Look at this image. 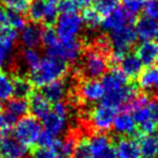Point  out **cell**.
I'll list each match as a JSON object with an SVG mask.
<instances>
[{"instance_id": "obj_1", "label": "cell", "mask_w": 158, "mask_h": 158, "mask_svg": "<svg viewBox=\"0 0 158 158\" xmlns=\"http://www.w3.org/2000/svg\"><path fill=\"white\" fill-rule=\"evenodd\" d=\"M81 65L75 72L76 79H98L108 69L107 55L99 51L94 46H85L82 52Z\"/></svg>"}, {"instance_id": "obj_2", "label": "cell", "mask_w": 158, "mask_h": 158, "mask_svg": "<svg viewBox=\"0 0 158 158\" xmlns=\"http://www.w3.org/2000/svg\"><path fill=\"white\" fill-rule=\"evenodd\" d=\"M69 72V66L66 62L54 57L47 56L41 59L39 65L31 72L29 80L34 87L42 88L46 85L62 79Z\"/></svg>"}, {"instance_id": "obj_3", "label": "cell", "mask_w": 158, "mask_h": 158, "mask_svg": "<svg viewBox=\"0 0 158 158\" xmlns=\"http://www.w3.org/2000/svg\"><path fill=\"white\" fill-rule=\"evenodd\" d=\"M73 92L74 102L82 104L97 103L105 94V90L98 79H77Z\"/></svg>"}, {"instance_id": "obj_4", "label": "cell", "mask_w": 158, "mask_h": 158, "mask_svg": "<svg viewBox=\"0 0 158 158\" xmlns=\"http://www.w3.org/2000/svg\"><path fill=\"white\" fill-rule=\"evenodd\" d=\"M41 130V125L37 118L25 115L15 123L12 133L19 142L27 147H33L36 145V141Z\"/></svg>"}, {"instance_id": "obj_5", "label": "cell", "mask_w": 158, "mask_h": 158, "mask_svg": "<svg viewBox=\"0 0 158 158\" xmlns=\"http://www.w3.org/2000/svg\"><path fill=\"white\" fill-rule=\"evenodd\" d=\"M84 48V42L79 40L78 38L66 42L59 40V42H56L54 46L47 48L46 53L47 56L61 60V61L66 62L67 64H75L81 57Z\"/></svg>"}, {"instance_id": "obj_6", "label": "cell", "mask_w": 158, "mask_h": 158, "mask_svg": "<svg viewBox=\"0 0 158 158\" xmlns=\"http://www.w3.org/2000/svg\"><path fill=\"white\" fill-rule=\"evenodd\" d=\"M84 23L81 15L78 13L60 14L55 22V31L61 41H70L77 39L81 31Z\"/></svg>"}, {"instance_id": "obj_7", "label": "cell", "mask_w": 158, "mask_h": 158, "mask_svg": "<svg viewBox=\"0 0 158 158\" xmlns=\"http://www.w3.org/2000/svg\"><path fill=\"white\" fill-rule=\"evenodd\" d=\"M68 107L67 103L64 101L56 102L53 105V108L49 115L44 119V130L48 131L50 134L56 138L61 133H63L66 129V123H67L68 116Z\"/></svg>"}, {"instance_id": "obj_8", "label": "cell", "mask_w": 158, "mask_h": 158, "mask_svg": "<svg viewBox=\"0 0 158 158\" xmlns=\"http://www.w3.org/2000/svg\"><path fill=\"white\" fill-rule=\"evenodd\" d=\"M117 115V110L104 104L93 107L89 113L88 123L95 132H106L112 129L114 119Z\"/></svg>"}, {"instance_id": "obj_9", "label": "cell", "mask_w": 158, "mask_h": 158, "mask_svg": "<svg viewBox=\"0 0 158 158\" xmlns=\"http://www.w3.org/2000/svg\"><path fill=\"white\" fill-rule=\"evenodd\" d=\"M138 94L139 92L136 87L134 85L127 84L126 86L121 87L117 90L105 92L103 99H102V104L108 106V107L115 108V110H119Z\"/></svg>"}, {"instance_id": "obj_10", "label": "cell", "mask_w": 158, "mask_h": 158, "mask_svg": "<svg viewBox=\"0 0 158 158\" xmlns=\"http://www.w3.org/2000/svg\"><path fill=\"white\" fill-rule=\"evenodd\" d=\"M29 147L19 142L11 134L0 135V157L1 158H26Z\"/></svg>"}, {"instance_id": "obj_11", "label": "cell", "mask_w": 158, "mask_h": 158, "mask_svg": "<svg viewBox=\"0 0 158 158\" xmlns=\"http://www.w3.org/2000/svg\"><path fill=\"white\" fill-rule=\"evenodd\" d=\"M81 139L79 130H70L63 139H55L52 149L62 158H72L77 143Z\"/></svg>"}, {"instance_id": "obj_12", "label": "cell", "mask_w": 158, "mask_h": 158, "mask_svg": "<svg viewBox=\"0 0 158 158\" xmlns=\"http://www.w3.org/2000/svg\"><path fill=\"white\" fill-rule=\"evenodd\" d=\"M133 19H131L125 11L123 8H117L110 14L104 16V19L101 22V27L103 31L107 33H112L121 27L129 25L132 22Z\"/></svg>"}, {"instance_id": "obj_13", "label": "cell", "mask_w": 158, "mask_h": 158, "mask_svg": "<svg viewBox=\"0 0 158 158\" xmlns=\"http://www.w3.org/2000/svg\"><path fill=\"white\" fill-rule=\"evenodd\" d=\"M114 146L117 158H143L139 141L133 138L123 136Z\"/></svg>"}, {"instance_id": "obj_14", "label": "cell", "mask_w": 158, "mask_h": 158, "mask_svg": "<svg viewBox=\"0 0 158 158\" xmlns=\"http://www.w3.org/2000/svg\"><path fill=\"white\" fill-rule=\"evenodd\" d=\"M135 54L144 66L156 65L158 62V42L155 40L141 41L136 47Z\"/></svg>"}, {"instance_id": "obj_15", "label": "cell", "mask_w": 158, "mask_h": 158, "mask_svg": "<svg viewBox=\"0 0 158 158\" xmlns=\"http://www.w3.org/2000/svg\"><path fill=\"white\" fill-rule=\"evenodd\" d=\"M113 129L115 133L121 136H131L135 133L136 123L131 113L121 112L116 115L113 123Z\"/></svg>"}, {"instance_id": "obj_16", "label": "cell", "mask_w": 158, "mask_h": 158, "mask_svg": "<svg viewBox=\"0 0 158 158\" xmlns=\"http://www.w3.org/2000/svg\"><path fill=\"white\" fill-rule=\"evenodd\" d=\"M29 112L38 120H44L51 112L50 102L40 92H33L28 97Z\"/></svg>"}, {"instance_id": "obj_17", "label": "cell", "mask_w": 158, "mask_h": 158, "mask_svg": "<svg viewBox=\"0 0 158 158\" xmlns=\"http://www.w3.org/2000/svg\"><path fill=\"white\" fill-rule=\"evenodd\" d=\"M101 84L105 92L114 91L128 84V78L120 68L113 67L101 77Z\"/></svg>"}, {"instance_id": "obj_18", "label": "cell", "mask_w": 158, "mask_h": 158, "mask_svg": "<svg viewBox=\"0 0 158 158\" xmlns=\"http://www.w3.org/2000/svg\"><path fill=\"white\" fill-rule=\"evenodd\" d=\"M134 31H135L138 39H140L141 41L153 40L156 37L158 31V21L144 15L136 21Z\"/></svg>"}, {"instance_id": "obj_19", "label": "cell", "mask_w": 158, "mask_h": 158, "mask_svg": "<svg viewBox=\"0 0 158 158\" xmlns=\"http://www.w3.org/2000/svg\"><path fill=\"white\" fill-rule=\"evenodd\" d=\"M41 29L39 24L31 23L27 24L22 29L20 35V41L25 48L36 49L41 44Z\"/></svg>"}, {"instance_id": "obj_20", "label": "cell", "mask_w": 158, "mask_h": 158, "mask_svg": "<svg viewBox=\"0 0 158 158\" xmlns=\"http://www.w3.org/2000/svg\"><path fill=\"white\" fill-rule=\"evenodd\" d=\"M41 93L50 103H56L64 100L67 94V87L63 79H59L41 88Z\"/></svg>"}, {"instance_id": "obj_21", "label": "cell", "mask_w": 158, "mask_h": 158, "mask_svg": "<svg viewBox=\"0 0 158 158\" xmlns=\"http://www.w3.org/2000/svg\"><path fill=\"white\" fill-rule=\"evenodd\" d=\"M143 63L138 57L136 54L133 53H127L121 59L119 63V67L123 70V74L127 76V78H138L143 70Z\"/></svg>"}, {"instance_id": "obj_22", "label": "cell", "mask_w": 158, "mask_h": 158, "mask_svg": "<svg viewBox=\"0 0 158 158\" xmlns=\"http://www.w3.org/2000/svg\"><path fill=\"white\" fill-rule=\"evenodd\" d=\"M88 142L92 156L95 158H100L113 145L110 136L104 132L92 133L90 138L88 139Z\"/></svg>"}, {"instance_id": "obj_23", "label": "cell", "mask_w": 158, "mask_h": 158, "mask_svg": "<svg viewBox=\"0 0 158 158\" xmlns=\"http://www.w3.org/2000/svg\"><path fill=\"white\" fill-rule=\"evenodd\" d=\"M138 78L139 86L143 90L158 92V65L147 66Z\"/></svg>"}, {"instance_id": "obj_24", "label": "cell", "mask_w": 158, "mask_h": 158, "mask_svg": "<svg viewBox=\"0 0 158 158\" xmlns=\"http://www.w3.org/2000/svg\"><path fill=\"white\" fill-rule=\"evenodd\" d=\"M12 86H13V97L26 99L34 92L33 84L29 78H26L22 75H13L12 76Z\"/></svg>"}, {"instance_id": "obj_25", "label": "cell", "mask_w": 158, "mask_h": 158, "mask_svg": "<svg viewBox=\"0 0 158 158\" xmlns=\"http://www.w3.org/2000/svg\"><path fill=\"white\" fill-rule=\"evenodd\" d=\"M5 110L9 114L13 115L15 118L23 117L29 112L28 101L26 99H21V98H13L7 101Z\"/></svg>"}, {"instance_id": "obj_26", "label": "cell", "mask_w": 158, "mask_h": 158, "mask_svg": "<svg viewBox=\"0 0 158 158\" xmlns=\"http://www.w3.org/2000/svg\"><path fill=\"white\" fill-rule=\"evenodd\" d=\"M143 158H153L158 154V136L143 135L139 141Z\"/></svg>"}, {"instance_id": "obj_27", "label": "cell", "mask_w": 158, "mask_h": 158, "mask_svg": "<svg viewBox=\"0 0 158 158\" xmlns=\"http://www.w3.org/2000/svg\"><path fill=\"white\" fill-rule=\"evenodd\" d=\"M59 1L60 0H44V13L42 23L46 26H52L59 18Z\"/></svg>"}, {"instance_id": "obj_28", "label": "cell", "mask_w": 158, "mask_h": 158, "mask_svg": "<svg viewBox=\"0 0 158 158\" xmlns=\"http://www.w3.org/2000/svg\"><path fill=\"white\" fill-rule=\"evenodd\" d=\"M82 23L86 25L90 31H95L101 26V14H99L94 10V8H85L81 14Z\"/></svg>"}, {"instance_id": "obj_29", "label": "cell", "mask_w": 158, "mask_h": 158, "mask_svg": "<svg viewBox=\"0 0 158 158\" xmlns=\"http://www.w3.org/2000/svg\"><path fill=\"white\" fill-rule=\"evenodd\" d=\"M21 60L23 61V64L28 68L29 73L33 72L38 65H39L41 57L38 51L36 49H28L25 48L21 52Z\"/></svg>"}, {"instance_id": "obj_30", "label": "cell", "mask_w": 158, "mask_h": 158, "mask_svg": "<svg viewBox=\"0 0 158 158\" xmlns=\"http://www.w3.org/2000/svg\"><path fill=\"white\" fill-rule=\"evenodd\" d=\"M44 0H34L31 2L28 8V14L29 20L33 23L39 24L44 20Z\"/></svg>"}, {"instance_id": "obj_31", "label": "cell", "mask_w": 158, "mask_h": 158, "mask_svg": "<svg viewBox=\"0 0 158 158\" xmlns=\"http://www.w3.org/2000/svg\"><path fill=\"white\" fill-rule=\"evenodd\" d=\"M13 95L12 79L5 73H0V103L7 102Z\"/></svg>"}, {"instance_id": "obj_32", "label": "cell", "mask_w": 158, "mask_h": 158, "mask_svg": "<svg viewBox=\"0 0 158 158\" xmlns=\"http://www.w3.org/2000/svg\"><path fill=\"white\" fill-rule=\"evenodd\" d=\"M31 0H1V5L7 10L15 13L24 14L28 11Z\"/></svg>"}, {"instance_id": "obj_33", "label": "cell", "mask_w": 158, "mask_h": 158, "mask_svg": "<svg viewBox=\"0 0 158 158\" xmlns=\"http://www.w3.org/2000/svg\"><path fill=\"white\" fill-rule=\"evenodd\" d=\"M121 0H94V10L105 16L118 8Z\"/></svg>"}, {"instance_id": "obj_34", "label": "cell", "mask_w": 158, "mask_h": 158, "mask_svg": "<svg viewBox=\"0 0 158 158\" xmlns=\"http://www.w3.org/2000/svg\"><path fill=\"white\" fill-rule=\"evenodd\" d=\"M121 6L123 11L133 19L143 10L144 0H121Z\"/></svg>"}, {"instance_id": "obj_35", "label": "cell", "mask_w": 158, "mask_h": 158, "mask_svg": "<svg viewBox=\"0 0 158 158\" xmlns=\"http://www.w3.org/2000/svg\"><path fill=\"white\" fill-rule=\"evenodd\" d=\"M59 37L56 35V31L52 26L42 27L41 29V44L44 46V48H50L54 46L56 42H59Z\"/></svg>"}, {"instance_id": "obj_36", "label": "cell", "mask_w": 158, "mask_h": 158, "mask_svg": "<svg viewBox=\"0 0 158 158\" xmlns=\"http://www.w3.org/2000/svg\"><path fill=\"white\" fill-rule=\"evenodd\" d=\"M149 102V98L147 94L145 93H139L135 98L131 100L130 102H128L126 105H123V112H128V113H132L134 110L139 107H142V106L147 105Z\"/></svg>"}, {"instance_id": "obj_37", "label": "cell", "mask_w": 158, "mask_h": 158, "mask_svg": "<svg viewBox=\"0 0 158 158\" xmlns=\"http://www.w3.org/2000/svg\"><path fill=\"white\" fill-rule=\"evenodd\" d=\"M74 158H93L92 153H91L90 146H89V142L87 138H81L77 143L76 148H75Z\"/></svg>"}, {"instance_id": "obj_38", "label": "cell", "mask_w": 158, "mask_h": 158, "mask_svg": "<svg viewBox=\"0 0 158 158\" xmlns=\"http://www.w3.org/2000/svg\"><path fill=\"white\" fill-rule=\"evenodd\" d=\"M14 44H13V42L7 41V40L0 38V69L3 67V65L9 60L10 55L13 51Z\"/></svg>"}, {"instance_id": "obj_39", "label": "cell", "mask_w": 158, "mask_h": 158, "mask_svg": "<svg viewBox=\"0 0 158 158\" xmlns=\"http://www.w3.org/2000/svg\"><path fill=\"white\" fill-rule=\"evenodd\" d=\"M131 115H132V117H133L135 123H138V125H141V123H145V121H148V120H151V119H153L152 113L147 105L134 110Z\"/></svg>"}, {"instance_id": "obj_40", "label": "cell", "mask_w": 158, "mask_h": 158, "mask_svg": "<svg viewBox=\"0 0 158 158\" xmlns=\"http://www.w3.org/2000/svg\"><path fill=\"white\" fill-rule=\"evenodd\" d=\"M9 11V20H10V26L13 29L18 31H22L25 26L27 25V21L26 18H24L23 14L20 13H15V12H12L10 10Z\"/></svg>"}, {"instance_id": "obj_41", "label": "cell", "mask_w": 158, "mask_h": 158, "mask_svg": "<svg viewBox=\"0 0 158 158\" xmlns=\"http://www.w3.org/2000/svg\"><path fill=\"white\" fill-rule=\"evenodd\" d=\"M55 136H53L52 134H50L46 130H41L36 141V145L38 147H46V148H51L52 149L53 145L55 142Z\"/></svg>"}, {"instance_id": "obj_42", "label": "cell", "mask_w": 158, "mask_h": 158, "mask_svg": "<svg viewBox=\"0 0 158 158\" xmlns=\"http://www.w3.org/2000/svg\"><path fill=\"white\" fill-rule=\"evenodd\" d=\"M143 11L145 16L158 21V0H144Z\"/></svg>"}, {"instance_id": "obj_43", "label": "cell", "mask_w": 158, "mask_h": 158, "mask_svg": "<svg viewBox=\"0 0 158 158\" xmlns=\"http://www.w3.org/2000/svg\"><path fill=\"white\" fill-rule=\"evenodd\" d=\"M79 6L76 0H60L59 1V11L61 14L77 13Z\"/></svg>"}, {"instance_id": "obj_44", "label": "cell", "mask_w": 158, "mask_h": 158, "mask_svg": "<svg viewBox=\"0 0 158 158\" xmlns=\"http://www.w3.org/2000/svg\"><path fill=\"white\" fill-rule=\"evenodd\" d=\"M31 158H56V154L51 148L37 147L33 151Z\"/></svg>"}, {"instance_id": "obj_45", "label": "cell", "mask_w": 158, "mask_h": 158, "mask_svg": "<svg viewBox=\"0 0 158 158\" xmlns=\"http://www.w3.org/2000/svg\"><path fill=\"white\" fill-rule=\"evenodd\" d=\"M140 126V131L142 132L144 135H151V134H154L157 129V125H156V121L151 119L148 121H145V123H141Z\"/></svg>"}, {"instance_id": "obj_46", "label": "cell", "mask_w": 158, "mask_h": 158, "mask_svg": "<svg viewBox=\"0 0 158 158\" xmlns=\"http://www.w3.org/2000/svg\"><path fill=\"white\" fill-rule=\"evenodd\" d=\"M7 27H11L9 20V11L5 7L0 6V31H2Z\"/></svg>"}, {"instance_id": "obj_47", "label": "cell", "mask_w": 158, "mask_h": 158, "mask_svg": "<svg viewBox=\"0 0 158 158\" xmlns=\"http://www.w3.org/2000/svg\"><path fill=\"white\" fill-rule=\"evenodd\" d=\"M147 106H148L149 110H151L153 119L156 123H158V98L157 99L151 100L148 102V104H147Z\"/></svg>"}, {"instance_id": "obj_48", "label": "cell", "mask_w": 158, "mask_h": 158, "mask_svg": "<svg viewBox=\"0 0 158 158\" xmlns=\"http://www.w3.org/2000/svg\"><path fill=\"white\" fill-rule=\"evenodd\" d=\"M77 3H78L79 7H82V8H88L91 3L94 1V0H76Z\"/></svg>"}, {"instance_id": "obj_49", "label": "cell", "mask_w": 158, "mask_h": 158, "mask_svg": "<svg viewBox=\"0 0 158 158\" xmlns=\"http://www.w3.org/2000/svg\"><path fill=\"white\" fill-rule=\"evenodd\" d=\"M155 39H156V41L158 42V31H157V34H156V37H155Z\"/></svg>"}, {"instance_id": "obj_50", "label": "cell", "mask_w": 158, "mask_h": 158, "mask_svg": "<svg viewBox=\"0 0 158 158\" xmlns=\"http://www.w3.org/2000/svg\"><path fill=\"white\" fill-rule=\"evenodd\" d=\"M153 158H158V154H157V155H155V156H154Z\"/></svg>"}, {"instance_id": "obj_51", "label": "cell", "mask_w": 158, "mask_h": 158, "mask_svg": "<svg viewBox=\"0 0 158 158\" xmlns=\"http://www.w3.org/2000/svg\"><path fill=\"white\" fill-rule=\"evenodd\" d=\"M59 158H62V157H59Z\"/></svg>"}, {"instance_id": "obj_52", "label": "cell", "mask_w": 158, "mask_h": 158, "mask_svg": "<svg viewBox=\"0 0 158 158\" xmlns=\"http://www.w3.org/2000/svg\"><path fill=\"white\" fill-rule=\"evenodd\" d=\"M93 158H95V157H93Z\"/></svg>"}, {"instance_id": "obj_53", "label": "cell", "mask_w": 158, "mask_h": 158, "mask_svg": "<svg viewBox=\"0 0 158 158\" xmlns=\"http://www.w3.org/2000/svg\"><path fill=\"white\" fill-rule=\"evenodd\" d=\"M0 158H1V157H0Z\"/></svg>"}]
</instances>
